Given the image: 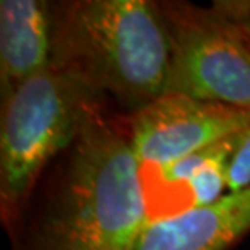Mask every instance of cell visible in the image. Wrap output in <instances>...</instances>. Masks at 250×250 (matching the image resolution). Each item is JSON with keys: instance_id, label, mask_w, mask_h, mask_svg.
<instances>
[{"instance_id": "cell-4", "label": "cell", "mask_w": 250, "mask_h": 250, "mask_svg": "<svg viewBox=\"0 0 250 250\" xmlns=\"http://www.w3.org/2000/svg\"><path fill=\"white\" fill-rule=\"evenodd\" d=\"M169 41L166 93L250 109V41L213 7L159 2Z\"/></svg>"}, {"instance_id": "cell-10", "label": "cell", "mask_w": 250, "mask_h": 250, "mask_svg": "<svg viewBox=\"0 0 250 250\" xmlns=\"http://www.w3.org/2000/svg\"><path fill=\"white\" fill-rule=\"evenodd\" d=\"M250 41V0H216L211 3Z\"/></svg>"}, {"instance_id": "cell-6", "label": "cell", "mask_w": 250, "mask_h": 250, "mask_svg": "<svg viewBox=\"0 0 250 250\" xmlns=\"http://www.w3.org/2000/svg\"><path fill=\"white\" fill-rule=\"evenodd\" d=\"M239 133L167 166L142 167L148 221L211 205L224 197L226 190L229 192V163Z\"/></svg>"}, {"instance_id": "cell-2", "label": "cell", "mask_w": 250, "mask_h": 250, "mask_svg": "<svg viewBox=\"0 0 250 250\" xmlns=\"http://www.w3.org/2000/svg\"><path fill=\"white\" fill-rule=\"evenodd\" d=\"M146 223L142 166L124 127L99 109L72 146L39 244L42 250H133Z\"/></svg>"}, {"instance_id": "cell-1", "label": "cell", "mask_w": 250, "mask_h": 250, "mask_svg": "<svg viewBox=\"0 0 250 250\" xmlns=\"http://www.w3.org/2000/svg\"><path fill=\"white\" fill-rule=\"evenodd\" d=\"M51 67L70 73L130 114L166 93L169 41L159 2L52 3Z\"/></svg>"}, {"instance_id": "cell-8", "label": "cell", "mask_w": 250, "mask_h": 250, "mask_svg": "<svg viewBox=\"0 0 250 250\" xmlns=\"http://www.w3.org/2000/svg\"><path fill=\"white\" fill-rule=\"evenodd\" d=\"M52 3L42 0L0 2V96L51 67Z\"/></svg>"}, {"instance_id": "cell-3", "label": "cell", "mask_w": 250, "mask_h": 250, "mask_svg": "<svg viewBox=\"0 0 250 250\" xmlns=\"http://www.w3.org/2000/svg\"><path fill=\"white\" fill-rule=\"evenodd\" d=\"M99 94L82 80L49 67L2 101L0 211L17 224L44 167L72 148L99 109Z\"/></svg>"}, {"instance_id": "cell-7", "label": "cell", "mask_w": 250, "mask_h": 250, "mask_svg": "<svg viewBox=\"0 0 250 250\" xmlns=\"http://www.w3.org/2000/svg\"><path fill=\"white\" fill-rule=\"evenodd\" d=\"M250 231V186L146 223L133 250H228Z\"/></svg>"}, {"instance_id": "cell-9", "label": "cell", "mask_w": 250, "mask_h": 250, "mask_svg": "<svg viewBox=\"0 0 250 250\" xmlns=\"http://www.w3.org/2000/svg\"><path fill=\"white\" fill-rule=\"evenodd\" d=\"M250 186V125L239 133V142L229 163V192Z\"/></svg>"}, {"instance_id": "cell-5", "label": "cell", "mask_w": 250, "mask_h": 250, "mask_svg": "<svg viewBox=\"0 0 250 250\" xmlns=\"http://www.w3.org/2000/svg\"><path fill=\"white\" fill-rule=\"evenodd\" d=\"M250 109L164 93L132 112L125 132L142 167H161L239 133Z\"/></svg>"}]
</instances>
